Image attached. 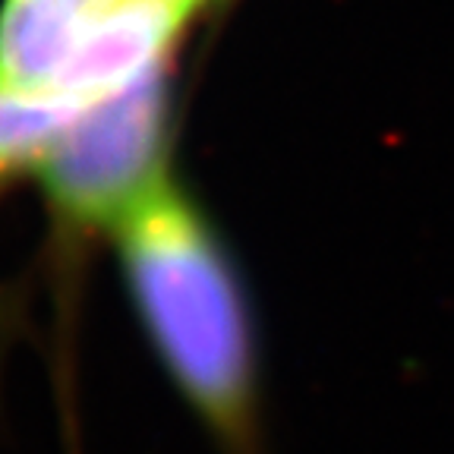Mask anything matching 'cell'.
Masks as SVG:
<instances>
[{"instance_id":"3957f363","label":"cell","mask_w":454,"mask_h":454,"mask_svg":"<svg viewBox=\"0 0 454 454\" xmlns=\"http://www.w3.org/2000/svg\"><path fill=\"white\" fill-rule=\"evenodd\" d=\"M186 16L190 7L177 0H105L51 92L95 101L133 82L139 73L164 64Z\"/></svg>"},{"instance_id":"277c9868","label":"cell","mask_w":454,"mask_h":454,"mask_svg":"<svg viewBox=\"0 0 454 454\" xmlns=\"http://www.w3.org/2000/svg\"><path fill=\"white\" fill-rule=\"evenodd\" d=\"M105 0H7L0 13V89L51 92Z\"/></svg>"},{"instance_id":"7a4b0ae2","label":"cell","mask_w":454,"mask_h":454,"mask_svg":"<svg viewBox=\"0 0 454 454\" xmlns=\"http://www.w3.org/2000/svg\"><path fill=\"white\" fill-rule=\"evenodd\" d=\"M51 206L82 231H117L168 184L164 64L85 101L35 168Z\"/></svg>"},{"instance_id":"8992f818","label":"cell","mask_w":454,"mask_h":454,"mask_svg":"<svg viewBox=\"0 0 454 454\" xmlns=\"http://www.w3.org/2000/svg\"><path fill=\"white\" fill-rule=\"evenodd\" d=\"M177 4H184V7H190V10H192V7L199 4V0H177Z\"/></svg>"},{"instance_id":"5b68a950","label":"cell","mask_w":454,"mask_h":454,"mask_svg":"<svg viewBox=\"0 0 454 454\" xmlns=\"http://www.w3.org/2000/svg\"><path fill=\"white\" fill-rule=\"evenodd\" d=\"M85 101L57 92H7L0 89V180L35 174L60 133Z\"/></svg>"},{"instance_id":"6da1fadb","label":"cell","mask_w":454,"mask_h":454,"mask_svg":"<svg viewBox=\"0 0 454 454\" xmlns=\"http://www.w3.org/2000/svg\"><path fill=\"white\" fill-rule=\"evenodd\" d=\"M114 240L139 332L186 411L218 454H269L262 328L218 231L168 180Z\"/></svg>"}]
</instances>
